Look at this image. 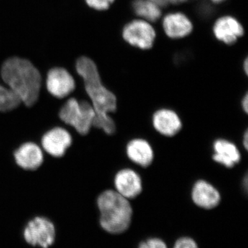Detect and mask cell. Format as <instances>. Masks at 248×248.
<instances>
[{
    "instance_id": "cell-21",
    "label": "cell",
    "mask_w": 248,
    "mask_h": 248,
    "mask_svg": "<svg viewBox=\"0 0 248 248\" xmlns=\"http://www.w3.org/2000/svg\"><path fill=\"white\" fill-rule=\"evenodd\" d=\"M173 248H199L197 243L190 237H182L176 241Z\"/></svg>"
},
{
    "instance_id": "cell-26",
    "label": "cell",
    "mask_w": 248,
    "mask_h": 248,
    "mask_svg": "<svg viewBox=\"0 0 248 248\" xmlns=\"http://www.w3.org/2000/svg\"><path fill=\"white\" fill-rule=\"evenodd\" d=\"M248 175L247 174H246V175L245 176L244 180H243V187H244L245 191H246V192H248Z\"/></svg>"
},
{
    "instance_id": "cell-14",
    "label": "cell",
    "mask_w": 248,
    "mask_h": 248,
    "mask_svg": "<svg viewBox=\"0 0 248 248\" xmlns=\"http://www.w3.org/2000/svg\"><path fill=\"white\" fill-rule=\"evenodd\" d=\"M213 159L215 162L225 167H234L241 160V153L237 146L228 140L219 139L213 143Z\"/></svg>"
},
{
    "instance_id": "cell-23",
    "label": "cell",
    "mask_w": 248,
    "mask_h": 248,
    "mask_svg": "<svg viewBox=\"0 0 248 248\" xmlns=\"http://www.w3.org/2000/svg\"><path fill=\"white\" fill-rule=\"evenodd\" d=\"M151 1L157 4L161 8L166 7L170 4L169 0H151Z\"/></svg>"
},
{
    "instance_id": "cell-10",
    "label": "cell",
    "mask_w": 248,
    "mask_h": 248,
    "mask_svg": "<svg viewBox=\"0 0 248 248\" xmlns=\"http://www.w3.org/2000/svg\"><path fill=\"white\" fill-rule=\"evenodd\" d=\"M71 143V135L66 130L62 128H55L49 130L42 140L44 149L55 157L63 156Z\"/></svg>"
},
{
    "instance_id": "cell-25",
    "label": "cell",
    "mask_w": 248,
    "mask_h": 248,
    "mask_svg": "<svg viewBox=\"0 0 248 248\" xmlns=\"http://www.w3.org/2000/svg\"><path fill=\"white\" fill-rule=\"evenodd\" d=\"M187 0H169L170 4H179L186 2Z\"/></svg>"
},
{
    "instance_id": "cell-11",
    "label": "cell",
    "mask_w": 248,
    "mask_h": 248,
    "mask_svg": "<svg viewBox=\"0 0 248 248\" xmlns=\"http://www.w3.org/2000/svg\"><path fill=\"white\" fill-rule=\"evenodd\" d=\"M155 130L166 137L177 135L182 128V122L177 112L167 108L156 110L153 116Z\"/></svg>"
},
{
    "instance_id": "cell-20",
    "label": "cell",
    "mask_w": 248,
    "mask_h": 248,
    "mask_svg": "<svg viewBox=\"0 0 248 248\" xmlns=\"http://www.w3.org/2000/svg\"><path fill=\"white\" fill-rule=\"evenodd\" d=\"M86 1L90 7L98 11H104L108 9L115 0H86Z\"/></svg>"
},
{
    "instance_id": "cell-7",
    "label": "cell",
    "mask_w": 248,
    "mask_h": 248,
    "mask_svg": "<svg viewBox=\"0 0 248 248\" xmlns=\"http://www.w3.org/2000/svg\"><path fill=\"white\" fill-rule=\"evenodd\" d=\"M48 92L57 98H63L76 89V82L71 75L62 68H55L48 72L46 79Z\"/></svg>"
},
{
    "instance_id": "cell-9",
    "label": "cell",
    "mask_w": 248,
    "mask_h": 248,
    "mask_svg": "<svg viewBox=\"0 0 248 248\" xmlns=\"http://www.w3.org/2000/svg\"><path fill=\"white\" fill-rule=\"evenodd\" d=\"M191 195L195 205L205 210L215 208L221 202L219 192L206 181H197L194 184Z\"/></svg>"
},
{
    "instance_id": "cell-24",
    "label": "cell",
    "mask_w": 248,
    "mask_h": 248,
    "mask_svg": "<svg viewBox=\"0 0 248 248\" xmlns=\"http://www.w3.org/2000/svg\"><path fill=\"white\" fill-rule=\"evenodd\" d=\"M243 143H244V146L245 149L248 150V130H246L245 132L244 135V140H243Z\"/></svg>"
},
{
    "instance_id": "cell-28",
    "label": "cell",
    "mask_w": 248,
    "mask_h": 248,
    "mask_svg": "<svg viewBox=\"0 0 248 248\" xmlns=\"http://www.w3.org/2000/svg\"><path fill=\"white\" fill-rule=\"evenodd\" d=\"M210 1H213L215 4H218V3H221L222 1H225V0H210Z\"/></svg>"
},
{
    "instance_id": "cell-22",
    "label": "cell",
    "mask_w": 248,
    "mask_h": 248,
    "mask_svg": "<svg viewBox=\"0 0 248 248\" xmlns=\"http://www.w3.org/2000/svg\"><path fill=\"white\" fill-rule=\"evenodd\" d=\"M241 106H242L243 110L246 112V114L248 112V94L246 93L245 94L244 97L242 99V102H241Z\"/></svg>"
},
{
    "instance_id": "cell-1",
    "label": "cell",
    "mask_w": 248,
    "mask_h": 248,
    "mask_svg": "<svg viewBox=\"0 0 248 248\" xmlns=\"http://www.w3.org/2000/svg\"><path fill=\"white\" fill-rule=\"evenodd\" d=\"M76 69L84 79L85 89L95 112L93 126L107 135H112L115 133L116 125L109 114L117 110L116 96L103 85L97 67L92 60L81 57L77 62Z\"/></svg>"
},
{
    "instance_id": "cell-27",
    "label": "cell",
    "mask_w": 248,
    "mask_h": 248,
    "mask_svg": "<svg viewBox=\"0 0 248 248\" xmlns=\"http://www.w3.org/2000/svg\"><path fill=\"white\" fill-rule=\"evenodd\" d=\"M244 66V68L245 73H246V75H248V59H246V60H245Z\"/></svg>"
},
{
    "instance_id": "cell-15",
    "label": "cell",
    "mask_w": 248,
    "mask_h": 248,
    "mask_svg": "<svg viewBox=\"0 0 248 248\" xmlns=\"http://www.w3.org/2000/svg\"><path fill=\"white\" fill-rule=\"evenodd\" d=\"M15 159L19 167L25 170L38 169L44 161L40 147L34 143H26L15 152Z\"/></svg>"
},
{
    "instance_id": "cell-19",
    "label": "cell",
    "mask_w": 248,
    "mask_h": 248,
    "mask_svg": "<svg viewBox=\"0 0 248 248\" xmlns=\"http://www.w3.org/2000/svg\"><path fill=\"white\" fill-rule=\"evenodd\" d=\"M138 248H168L167 245L159 238H151L142 241Z\"/></svg>"
},
{
    "instance_id": "cell-6",
    "label": "cell",
    "mask_w": 248,
    "mask_h": 248,
    "mask_svg": "<svg viewBox=\"0 0 248 248\" xmlns=\"http://www.w3.org/2000/svg\"><path fill=\"white\" fill-rule=\"evenodd\" d=\"M122 36L129 45L146 50L153 46L156 32L150 22L141 19H135L125 26Z\"/></svg>"
},
{
    "instance_id": "cell-3",
    "label": "cell",
    "mask_w": 248,
    "mask_h": 248,
    "mask_svg": "<svg viewBox=\"0 0 248 248\" xmlns=\"http://www.w3.org/2000/svg\"><path fill=\"white\" fill-rule=\"evenodd\" d=\"M97 203L100 213L99 223L104 231L120 234L128 229L133 214L128 200L117 191L108 190L99 196Z\"/></svg>"
},
{
    "instance_id": "cell-4",
    "label": "cell",
    "mask_w": 248,
    "mask_h": 248,
    "mask_svg": "<svg viewBox=\"0 0 248 248\" xmlns=\"http://www.w3.org/2000/svg\"><path fill=\"white\" fill-rule=\"evenodd\" d=\"M59 115L64 123L72 125L80 135H85L93 125L95 112L89 102L72 98L62 108Z\"/></svg>"
},
{
    "instance_id": "cell-18",
    "label": "cell",
    "mask_w": 248,
    "mask_h": 248,
    "mask_svg": "<svg viewBox=\"0 0 248 248\" xmlns=\"http://www.w3.org/2000/svg\"><path fill=\"white\" fill-rule=\"evenodd\" d=\"M21 102L20 98L12 90L0 85V112L14 110Z\"/></svg>"
},
{
    "instance_id": "cell-16",
    "label": "cell",
    "mask_w": 248,
    "mask_h": 248,
    "mask_svg": "<svg viewBox=\"0 0 248 248\" xmlns=\"http://www.w3.org/2000/svg\"><path fill=\"white\" fill-rule=\"evenodd\" d=\"M126 154L130 161L143 168L149 166L154 159L153 148L143 139H134L128 142Z\"/></svg>"
},
{
    "instance_id": "cell-13",
    "label": "cell",
    "mask_w": 248,
    "mask_h": 248,
    "mask_svg": "<svg viewBox=\"0 0 248 248\" xmlns=\"http://www.w3.org/2000/svg\"><path fill=\"white\" fill-rule=\"evenodd\" d=\"M163 28L166 35L172 39L183 38L188 35L193 29L192 22L182 13H172L165 16Z\"/></svg>"
},
{
    "instance_id": "cell-2",
    "label": "cell",
    "mask_w": 248,
    "mask_h": 248,
    "mask_svg": "<svg viewBox=\"0 0 248 248\" xmlns=\"http://www.w3.org/2000/svg\"><path fill=\"white\" fill-rule=\"evenodd\" d=\"M1 78L9 89L17 94L27 107H32L40 95L42 77L30 62L13 58L4 62Z\"/></svg>"
},
{
    "instance_id": "cell-5",
    "label": "cell",
    "mask_w": 248,
    "mask_h": 248,
    "mask_svg": "<svg viewBox=\"0 0 248 248\" xmlns=\"http://www.w3.org/2000/svg\"><path fill=\"white\" fill-rule=\"evenodd\" d=\"M23 236L26 242L32 247L49 248L55 243L56 231L50 220L37 217L28 223Z\"/></svg>"
},
{
    "instance_id": "cell-17",
    "label": "cell",
    "mask_w": 248,
    "mask_h": 248,
    "mask_svg": "<svg viewBox=\"0 0 248 248\" xmlns=\"http://www.w3.org/2000/svg\"><path fill=\"white\" fill-rule=\"evenodd\" d=\"M133 9L137 16L148 22H156L161 17V8L151 0H135Z\"/></svg>"
},
{
    "instance_id": "cell-8",
    "label": "cell",
    "mask_w": 248,
    "mask_h": 248,
    "mask_svg": "<svg viewBox=\"0 0 248 248\" xmlns=\"http://www.w3.org/2000/svg\"><path fill=\"white\" fill-rule=\"evenodd\" d=\"M114 184L116 191L127 200L136 198L143 189L141 177L132 169H125L119 171L115 175Z\"/></svg>"
},
{
    "instance_id": "cell-12",
    "label": "cell",
    "mask_w": 248,
    "mask_h": 248,
    "mask_svg": "<svg viewBox=\"0 0 248 248\" xmlns=\"http://www.w3.org/2000/svg\"><path fill=\"white\" fill-rule=\"evenodd\" d=\"M217 40L226 45H232L244 33V28L237 19L231 16H224L217 19L213 27Z\"/></svg>"
}]
</instances>
